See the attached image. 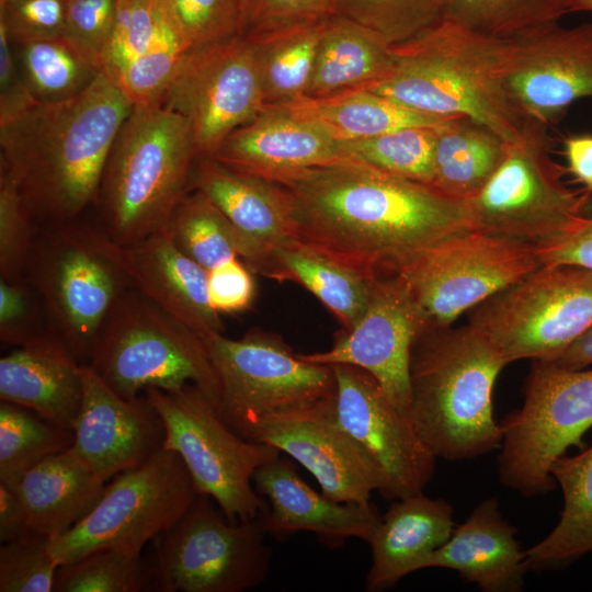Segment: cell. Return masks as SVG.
<instances>
[{"label":"cell","mask_w":592,"mask_h":592,"mask_svg":"<svg viewBox=\"0 0 592 592\" xmlns=\"http://www.w3.org/2000/svg\"><path fill=\"white\" fill-rule=\"evenodd\" d=\"M271 181L289 198L294 239L371 281L473 228L467 202L352 159Z\"/></svg>","instance_id":"cell-1"},{"label":"cell","mask_w":592,"mask_h":592,"mask_svg":"<svg viewBox=\"0 0 592 592\" xmlns=\"http://www.w3.org/2000/svg\"><path fill=\"white\" fill-rule=\"evenodd\" d=\"M132 109L103 69L79 94L36 102L0 124V167L36 221L71 224L94 206L107 156Z\"/></svg>","instance_id":"cell-2"},{"label":"cell","mask_w":592,"mask_h":592,"mask_svg":"<svg viewBox=\"0 0 592 592\" xmlns=\"http://www.w3.org/2000/svg\"><path fill=\"white\" fill-rule=\"evenodd\" d=\"M504 47L505 39L442 19L392 45V70L365 89L417 112L469 117L513 143L525 117L504 87Z\"/></svg>","instance_id":"cell-3"},{"label":"cell","mask_w":592,"mask_h":592,"mask_svg":"<svg viewBox=\"0 0 592 592\" xmlns=\"http://www.w3.org/2000/svg\"><path fill=\"white\" fill-rule=\"evenodd\" d=\"M508 365L470 325L421 332L410 354V418L436 458L465 460L501 444L492 392Z\"/></svg>","instance_id":"cell-4"},{"label":"cell","mask_w":592,"mask_h":592,"mask_svg":"<svg viewBox=\"0 0 592 592\" xmlns=\"http://www.w3.org/2000/svg\"><path fill=\"white\" fill-rule=\"evenodd\" d=\"M196 159L192 132L182 115L161 104L133 106L103 169L94 204L96 229L123 246L163 230L191 190Z\"/></svg>","instance_id":"cell-5"},{"label":"cell","mask_w":592,"mask_h":592,"mask_svg":"<svg viewBox=\"0 0 592 592\" xmlns=\"http://www.w3.org/2000/svg\"><path fill=\"white\" fill-rule=\"evenodd\" d=\"M87 364L125 399L195 384L219 405L220 384L203 339L132 285L106 315Z\"/></svg>","instance_id":"cell-6"},{"label":"cell","mask_w":592,"mask_h":592,"mask_svg":"<svg viewBox=\"0 0 592 592\" xmlns=\"http://www.w3.org/2000/svg\"><path fill=\"white\" fill-rule=\"evenodd\" d=\"M550 152L548 125L525 117L520 138L506 144L493 175L467 202L471 227L538 247L590 217L591 192L569 187Z\"/></svg>","instance_id":"cell-7"},{"label":"cell","mask_w":592,"mask_h":592,"mask_svg":"<svg viewBox=\"0 0 592 592\" xmlns=\"http://www.w3.org/2000/svg\"><path fill=\"white\" fill-rule=\"evenodd\" d=\"M144 392L163 421V448L181 457L198 493L209 496L234 523L267 510L264 498L252 486V477L260 466L280 456V449L239 435L195 384L172 391L148 388Z\"/></svg>","instance_id":"cell-8"},{"label":"cell","mask_w":592,"mask_h":592,"mask_svg":"<svg viewBox=\"0 0 592 592\" xmlns=\"http://www.w3.org/2000/svg\"><path fill=\"white\" fill-rule=\"evenodd\" d=\"M25 276L39 297L48 331L87 364L106 315L130 285L103 251L96 228L77 221L44 227Z\"/></svg>","instance_id":"cell-9"},{"label":"cell","mask_w":592,"mask_h":592,"mask_svg":"<svg viewBox=\"0 0 592 592\" xmlns=\"http://www.w3.org/2000/svg\"><path fill=\"white\" fill-rule=\"evenodd\" d=\"M500 425L501 483L526 497L553 490V464L592 426V369L533 361L522 407Z\"/></svg>","instance_id":"cell-10"},{"label":"cell","mask_w":592,"mask_h":592,"mask_svg":"<svg viewBox=\"0 0 592 592\" xmlns=\"http://www.w3.org/2000/svg\"><path fill=\"white\" fill-rule=\"evenodd\" d=\"M508 364L556 361L592 325V272L576 265L542 264L469 310Z\"/></svg>","instance_id":"cell-11"},{"label":"cell","mask_w":592,"mask_h":592,"mask_svg":"<svg viewBox=\"0 0 592 592\" xmlns=\"http://www.w3.org/2000/svg\"><path fill=\"white\" fill-rule=\"evenodd\" d=\"M197 496L181 457L162 448L143 465L112 478L94 508L52 539L50 551L59 565L101 549L141 555L149 542L186 513Z\"/></svg>","instance_id":"cell-12"},{"label":"cell","mask_w":592,"mask_h":592,"mask_svg":"<svg viewBox=\"0 0 592 592\" xmlns=\"http://www.w3.org/2000/svg\"><path fill=\"white\" fill-rule=\"evenodd\" d=\"M262 514L234 523L209 496L198 493L152 540L158 590L242 592L262 584L272 559Z\"/></svg>","instance_id":"cell-13"},{"label":"cell","mask_w":592,"mask_h":592,"mask_svg":"<svg viewBox=\"0 0 592 592\" xmlns=\"http://www.w3.org/2000/svg\"><path fill=\"white\" fill-rule=\"evenodd\" d=\"M203 341L220 384L219 413L244 439L266 417L334 394L332 366L304 360L277 334L258 329Z\"/></svg>","instance_id":"cell-14"},{"label":"cell","mask_w":592,"mask_h":592,"mask_svg":"<svg viewBox=\"0 0 592 592\" xmlns=\"http://www.w3.org/2000/svg\"><path fill=\"white\" fill-rule=\"evenodd\" d=\"M540 265L533 244L471 228L434 243L396 277L430 330L451 327L463 312Z\"/></svg>","instance_id":"cell-15"},{"label":"cell","mask_w":592,"mask_h":592,"mask_svg":"<svg viewBox=\"0 0 592 592\" xmlns=\"http://www.w3.org/2000/svg\"><path fill=\"white\" fill-rule=\"evenodd\" d=\"M159 104L186 119L197 158L213 157L265 106L257 44L238 35L187 53Z\"/></svg>","instance_id":"cell-16"},{"label":"cell","mask_w":592,"mask_h":592,"mask_svg":"<svg viewBox=\"0 0 592 592\" xmlns=\"http://www.w3.org/2000/svg\"><path fill=\"white\" fill-rule=\"evenodd\" d=\"M331 366L335 421L376 470L379 494L394 501L423 492L434 474L436 457L411 418L397 409L366 371L349 364Z\"/></svg>","instance_id":"cell-17"},{"label":"cell","mask_w":592,"mask_h":592,"mask_svg":"<svg viewBox=\"0 0 592 592\" xmlns=\"http://www.w3.org/2000/svg\"><path fill=\"white\" fill-rule=\"evenodd\" d=\"M504 87L524 117L558 122L574 102L592 99V21L551 23L505 39Z\"/></svg>","instance_id":"cell-18"},{"label":"cell","mask_w":592,"mask_h":592,"mask_svg":"<svg viewBox=\"0 0 592 592\" xmlns=\"http://www.w3.org/2000/svg\"><path fill=\"white\" fill-rule=\"evenodd\" d=\"M428 330L403 284L396 277L373 280L368 306L351 329H343L327 351L300 354L312 363L349 364L369 373L389 400L410 417V354Z\"/></svg>","instance_id":"cell-19"},{"label":"cell","mask_w":592,"mask_h":592,"mask_svg":"<svg viewBox=\"0 0 592 592\" xmlns=\"http://www.w3.org/2000/svg\"><path fill=\"white\" fill-rule=\"evenodd\" d=\"M333 395L266 417L247 440L272 445L291 456L315 477L327 498L366 503L373 491L378 492L380 479L337 423Z\"/></svg>","instance_id":"cell-20"},{"label":"cell","mask_w":592,"mask_h":592,"mask_svg":"<svg viewBox=\"0 0 592 592\" xmlns=\"http://www.w3.org/2000/svg\"><path fill=\"white\" fill-rule=\"evenodd\" d=\"M83 397L73 423L75 455L107 482L143 465L163 448L166 429L143 392L125 399L111 389L88 364L81 365Z\"/></svg>","instance_id":"cell-21"},{"label":"cell","mask_w":592,"mask_h":592,"mask_svg":"<svg viewBox=\"0 0 592 592\" xmlns=\"http://www.w3.org/2000/svg\"><path fill=\"white\" fill-rule=\"evenodd\" d=\"M98 237L133 287L202 339L224 333L219 314L209 303L207 271L182 252L166 230L128 246L111 241L99 230Z\"/></svg>","instance_id":"cell-22"},{"label":"cell","mask_w":592,"mask_h":592,"mask_svg":"<svg viewBox=\"0 0 592 592\" xmlns=\"http://www.w3.org/2000/svg\"><path fill=\"white\" fill-rule=\"evenodd\" d=\"M244 173L276 180L344 156L341 143L285 105H266L234 130L213 156Z\"/></svg>","instance_id":"cell-23"},{"label":"cell","mask_w":592,"mask_h":592,"mask_svg":"<svg viewBox=\"0 0 592 592\" xmlns=\"http://www.w3.org/2000/svg\"><path fill=\"white\" fill-rule=\"evenodd\" d=\"M203 192L242 239L243 262L262 274L273 251L294 239L289 198L274 181L235 170L213 157L195 161L191 189Z\"/></svg>","instance_id":"cell-24"},{"label":"cell","mask_w":592,"mask_h":592,"mask_svg":"<svg viewBox=\"0 0 592 592\" xmlns=\"http://www.w3.org/2000/svg\"><path fill=\"white\" fill-rule=\"evenodd\" d=\"M259 494L270 506L262 514L269 534L288 536L300 531L312 532L329 545L348 538L368 542L380 521L375 504L338 502L314 490L285 457L260 466L252 477Z\"/></svg>","instance_id":"cell-25"},{"label":"cell","mask_w":592,"mask_h":592,"mask_svg":"<svg viewBox=\"0 0 592 592\" xmlns=\"http://www.w3.org/2000/svg\"><path fill=\"white\" fill-rule=\"evenodd\" d=\"M516 528L504 519L497 499L481 501L449 538L426 560L424 569L446 568L485 592H517L528 571Z\"/></svg>","instance_id":"cell-26"},{"label":"cell","mask_w":592,"mask_h":592,"mask_svg":"<svg viewBox=\"0 0 592 592\" xmlns=\"http://www.w3.org/2000/svg\"><path fill=\"white\" fill-rule=\"evenodd\" d=\"M453 506L423 492L394 500L367 544L372 565L365 591H383L407 574L423 570L426 560L452 535Z\"/></svg>","instance_id":"cell-27"},{"label":"cell","mask_w":592,"mask_h":592,"mask_svg":"<svg viewBox=\"0 0 592 592\" xmlns=\"http://www.w3.org/2000/svg\"><path fill=\"white\" fill-rule=\"evenodd\" d=\"M81 365L48 332L0 358V399L72 429L83 397Z\"/></svg>","instance_id":"cell-28"},{"label":"cell","mask_w":592,"mask_h":592,"mask_svg":"<svg viewBox=\"0 0 592 592\" xmlns=\"http://www.w3.org/2000/svg\"><path fill=\"white\" fill-rule=\"evenodd\" d=\"M8 486L20 499L31 531L54 538L94 508L106 482L69 448L43 459Z\"/></svg>","instance_id":"cell-29"},{"label":"cell","mask_w":592,"mask_h":592,"mask_svg":"<svg viewBox=\"0 0 592 592\" xmlns=\"http://www.w3.org/2000/svg\"><path fill=\"white\" fill-rule=\"evenodd\" d=\"M392 67L391 45L362 24L333 14L323 23L305 98L365 89L385 79Z\"/></svg>","instance_id":"cell-30"},{"label":"cell","mask_w":592,"mask_h":592,"mask_svg":"<svg viewBox=\"0 0 592 592\" xmlns=\"http://www.w3.org/2000/svg\"><path fill=\"white\" fill-rule=\"evenodd\" d=\"M261 275L301 285L346 330L364 315L372 294L373 281L296 239L273 251Z\"/></svg>","instance_id":"cell-31"},{"label":"cell","mask_w":592,"mask_h":592,"mask_svg":"<svg viewBox=\"0 0 592 592\" xmlns=\"http://www.w3.org/2000/svg\"><path fill=\"white\" fill-rule=\"evenodd\" d=\"M506 141L487 126L466 116H453L435 130L432 186L468 202L500 166Z\"/></svg>","instance_id":"cell-32"},{"label":"cell","mask_w":592,"mask_h":592,"mask_svg":"<svg viewBox=\"0 0 592 592\" xmlns=\"http://www.w3.org/2000/svg\"><path fill=\"white\" fill-rule=\"evenodd\" d=\"M550 473L561 487L563 509L554 530L525 550L528 571L560 568L592 553V446L560 456Z\"/></svg>","instance_id":"cell-33"},{"label":"cell","mask_w":592,"mask_h":592,"mask_svg":"<svg viewBox=\"0 0 592 592\" xmlns=\"http://www.w3.org/2000/svg\"><path fill=\"white\" fill-rule=\"evenodd\" d=\"M318 124L337 141L369 138L410 126H439L453 116L417 112L374 91L360 89L283 104Z\"/></svg>","instance_id":"cell-34"},{"label":"cell","mask_w":592,"mask_h":592,"mask_svg":"<svg viewBox=\"0 0 592 592\" xmlns=\"http://www.w3.org/2000/svg\"><path fill=\"white\" fill-rule=\"evenodd\" d=\"M10 42L20 73L36 102L75 96L104 69L65 34Z\"/></svg>","instance_id":"cell-35"},{"label":"cell","mask_w":592,"mask_h":592,"mask_svg":"<svg viewBox=\"0 0 592 592\" xmlns=\"http://www.w3.org/2000/svg\"><path fill=\"white\" fill-rule=\"evenodd\" d=\"M189 258L207 272L231 259L247 257L232 225L200 190L191 189L173 208L164 229Z\"/></svg>","instance_id":"cell-36"},{"label":"cell","mask_w":592,"mask_h":592,"mask_svg":"<svg viewBox=\"0 0 592 592\" xmlns=\"http://www.w3.org/2000/svg\"><path fill=\"white\" fill-rule=\"evenodd\" d=\"M323 23L253 41L265 106L288 104L306 96Z\"/></svg>","instance_id":"cell-37"},{"label":"cell","mask_w":592,"mask_h":592,"mask_svg":"<svg viewBox=\"0 0 592 592\" xmlns=\"http://www.w3.org/2000/svg\"><path fill=\"white\" fill-rule=\"evenodd\" d=\"M72 429L50 422L24 407L0 403V481L12 485L43 459L69 449Z\"/></svg>","instance_id":"cell-38"},{"label":"cell","mask_w":592,"mask_h":592,"mask_svg":"<svg viewBox=\"0 0 592 592\" xmlns=\"http://www.w3.org/2000/svg\"><path fill=\"white\" fill-rule=\"evenodd\" d=\"M565 0H443V19L487 36L509 39L557 23Z\"/></svg>","instance_id":"cell-39"},{"label":"cell","mask_w":592,"mask_h":592,"mask_svg":"<svg viewBox=\"0 0 592 592\" xmlns=\"http://www.w3.org/2000/svg\"><path fill=\"white\" fill-rule=\"evenodd\" d=\"M436 127H405L369 138L342 141L341 148L349 159L432 185Z\"/></svg>","instance_id":"cell-40"},{"label":"cell","mask_w":592,"mask_h":592,"mask_svg":"<svg viewBox=\"0 0 592 592\" xmlns=\"http://www.w3.org/2000/svg\"><path fill=\"white\" fill-rule=\"evenodd\" d=\"M159 591L152 560L116 549L93 551L60 565L54 592Z\"/></svg>","instance_id":"cell-41"},{"label":"cell","mask_w":592,"mask_h":592,"mask_svg":"<svg viewBox=\"0 0 592 592\" xmlns=\"http://www.w3.org/2000/svg\"><path fill=\"white\" fill-rule=\"evenodd\" d=\"M334 14L362 24L392 46L440 22L443 0H334Z\"/></svg>","instance_id":"cell-42"},{"label":"cell","mask_w":592,"mask_h":592,"mask_svg":"<svg viewBox=\"0 0 592 592\" xmlns=\"http://www.w3.org/2000/svg\"><path fill=\"white\" fill-rule=\"evenodd\" d=\"M168 32L177 34L163 0H117L104 70L114 77L127 62Z\"/></svg>","instance_id":"cell-43"},{"label":"cell","mask_w":592,"mask_h":592,"mask_svg":"<svg viewBox=\"0 0 592 592\" xmlns=\"http://www.w3.org/2000/svg\"><path fill=\"white\" fill-rule=\"evenodd\" d=\"M186 53L241 35L246 0H163Z\"/></svg>","instance_id":"cell-44"},{"label":"cell","mask_w":592,"mask_h":592,"mask_svg":"<svg viewBox=\"0 0 592 592\" xmlns=\"http://www.w3.org/2000/svg\"><path fill=\"white\" fill-rule=\"evenodd\" d=\"M186 54L178 35L168 32L112 78L133 106L159 104Z\"/></svg>","instance_id":"cell-45"},{"label":"cell","mask_w":592,"mask_h":592,"mask_svg":"<svg viewBox=\"0 0 592 592\" xmlns=\"http://www.w3.org/2000/svg\"><path fill=\"white\" fill-rule=\"evenodd\" d=\"M36 219L16 182L0 167V275L25 277L35 248Z\"/></svg>","instance_id":"cell-46"},{"label":"cell","mask_w":592,"mask_h":592,"mask_svg":"<svg viewBox=\"0 0 592 592\" xmlns=\"http://www.w3.org/2000/svg\"><path fill=\"white\" fill-rule=\"evenodd\" d=\"M52 539L31 532L1 544L0 592H54L60 565L50 551Z\"/></svg>","instance_id":"cell-47"},{"label":"cell","mask_w":592,"mask_h":592,"mask_svg":"<svg viewBox=\"0 0 592 592\" xmlns=\"http://www.w3.org/2000/svg\"><path fill=\"white\" fill-rule=\"evenodd\" d=\"M334 14V0H246L241 35L261 41L323 23Z\"/></svg>","instance_id":"cell-48"},{"label":"cell","mask_w":592,"mask_h":592,"mask_svg":"<svg viewBox=\"0 0 592 592\" xmlns=\"http://www.w3.org/2000/svg\"><path fill=\"white\" fill-rule=\"evenodd\" d=\"M48 332L42 303L26 276L20 280L1 278L0 340L22 346Z\"/></svg>","instance_id":"cell-49"},{"label":"cell","mask_w":592,"mask_h":592,"mask_svg":"<svg viewBox=\"0 0 592 592\" xmlns=\"http://www.w3.org/2000/svg\"><path fill=\"white\" fill-rule=\"evenodd\" d=\"M116 8L117 0L66 1L65 35L98 59L103 68Z\"/></svg>","instance_id":"cell-50"},{"label":"cell","mask_w":592,"mask_h":592,"mask_svg":"<svg viewBox=\"0 0 592 592\" xmlns=\"http://www.w3.org/2000/svg\"><path fill=\"white\" fill-rule=\"evenodd\" d=\"M67 0H0V21L11 41L65 34Z\"/></svg>","instance_id":"cell-51"},{"label":"cell","mask_w":592,"mask_h":592,"mask_svg":"<svg viewBox=\"0 0 592 592\" xmlns=\"http://www.w3.org/2000/svg\"><path fill=\"white\" fill-rule=\"evenodd\" d=\"M252 273L239 258L207 272L208 298L217 314L234 315L250 308L255 296Z\"/></svg>","instance_id":"cell-52"},{"label":"cell","mask_w":592,"mask_h":592,"mask_svg":"<svg viewBox=\"0 0 592 592\" xmlns=\"http://www.w3.org/2000/svg\"><path fill=\"white\" fill-rule=\"evenodd\" d=\"M36 101L18 68L5 25L0 21V124L20 115Z\"/></svg>","instance_id":"cell-53"},{"label":"cell","mask_w":592,"mask_h":592,"mask_svg":"<svg viewBox=\"0 0 592 592\" xmlns=\"http://www.w3.org/2000/svg\"><path fill=\"white\" fill-rule=\"evenodd\" d=\"M535 249L542 264L576 265L592 272V217L563 237Z\"/></svg>","instance_id":"cell-54"},{"label":"cell","mask_w":592,"mask_h":592,"mask_svg":"<svg viewBox=\"0 0 592 592\" xmlns=\"http://www.w3.org/2000/svg\"><path fill=\"white\" fill-rule=\"evenodd\" d=\"M32 531L24 508L11 487L0 481V542L21 538Z\"/></svg>","instance_id":"cell-55"},{"label":"cell","mask_w":592,"mask_h":592,"mask_svg":"<svg viewBox=\"0 0 592 592\" xmlns=\"http://www.w3.org/2000/svg\"><path fill=\"white\" fill-rule=\"evenodd\" d=\"M563 147L568 171L592 192V134L568 136Z\"/></svg>","instance_id":"cell-56"},{"label":"cell","mask_w":592,"mask_h":592,"mask_svg":"<svg viewBox=\"0 0 592 592\" xmlns=\"http://www.w3.org/2000/svg\"><path fill=\"white\" fill-rule=\"evenodd\" d=\"M554 363L567 369H583L592 365V325Z\"/></svg>","instance_id":"cell-57"},{"label":"cell","mask_w":592,"mask_h":592,"mask_svg":"<svg viewBox=\"0 0 592 592\" xmlns=\"http://www.w3.org/2000/svg\"><path fill=\"white\" fill-rule=\"evenodd\" d=\"M568 13L587 11L592 12V0H565Z\"/></svg>","instance_id":"cell-58"}]
</instances>
